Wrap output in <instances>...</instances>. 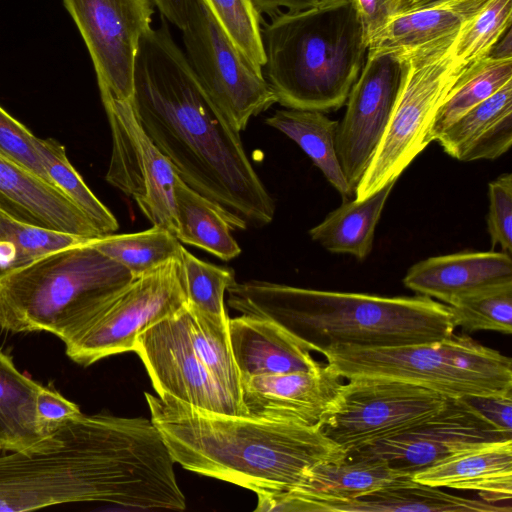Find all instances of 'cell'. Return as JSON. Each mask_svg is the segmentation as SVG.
<instances>
[{
  "instance_id": "f6af8a7d",
  "label": "cell",
  "mask_w": 512,
  "mask_h": 512,
  "mask_svg": "<svg viewBox=\"0 0 512 512\" xmlns=\"http://www.w3.org/2000/svg\"><path fill=\"white\" fill-rule=\"evenodd\" d=\"M319 0H252L255 7L261 14L270 17L285 8L289 11L302 10L315 5Z\"/></svg>"
},
{
  "instance_id": "ab89813d",
  "label": "cell",
  "mask_w": 512,
  "mask_h": 512,
  "mask_svg": "<svg viewBox=\"0 0 512 512\" xmlns=\"http://www.w3.org/2000/svg\"><path fill=\"white\" fill-rule=\"evenodd\" d=\"M487 229L492 248L512 252V174H501L488 184Z\"/></svg>"
},
{
  "instance_id": "e0dca14e",
  "label": "cell",
  "mask_w": 512,
  "mask_h": 512,
  "mask_svg": "<svg viewBox=\"0 0 512 512\" xmlns=\"http://www.w3.org/2000/svg\"><path fill=\"white\" fill-rule=\"evenodd\" d=\"M324 364L310 371L265 374L241 380L245 416L258 420L323 426L343 385Z\"/></svg>"
},
{
  "instance_id": "83f0119b",
  "label": "cell",
  "mask_w": 512,
  "mask_h": 512,
  "mask_svg": "<svg viewBox=\"0 0 512 512\" xmlns=\"http://www.w3.org/2000/svg\"><path fill=\"white\" fill-rule=\"evenodd\" d=\"M326 512H511L510 504L499 505L452 495L414 480L363 497L328 505Z\"/></svg>"
},
{
  "instance_id": "d590c367",
  "label": "cell",
  "mask_w": 512,
  "mask_h": 512,
  "mask_svg": "<svg viewBox=\"0 0 512 512\" xmlns=\"http://www.w3.org/2000/svg\"><path fill=\"white\" fill-rule=\"evenodd\" d=\"M189 314L197 356L215 380L241 403V377L230 345L229 323L218 324L190 311Z\"/></svg>"
},
{
  "instance_id": "30bf717a",
  "label": "cell",
  "mask_w": 512,
  "mask_h": 512,
  "mask_svg": "<svg viewBox=\"0 0 512 512\" xmlns=\"http://www.w3.org/2000/svg\"><path fill=\"white\" fill-rule=\"evenodd\" d=\"M347 380L323 424L326 436L339 445L346 456L421 423L437 413L449 398L405 381Z\"/></svg>"
},
{
  "instance_id": "52a82bcc",
  "label": "cell",
  "mask_w": 512,
  "mask_h": 512,
  "mask_svg": "<svg viewBox=\"0 0 512 512\" xmlns=\"http://www.w3.org/2000/svg\"><path fill=\"white\" fill-rule=\"evenodd\" d=\"M343 379L382 378L447 397L512 395V362L466 334L395 346H331L319 352Z\"/></svg>"
},
{
  "instance_id": "4dcf8cb0",
  "label": "cell",
  "mask_w": 512,
  "mask_h": 512,
  "mask_svg": "<svg viewBox=\"0 0 512 512\" xmlns=\"http://www.w3.org/2000/svg\"><path fill=\"white\" fill-rule=\"evenodd\" d=\"M512 81V58L487 56L470 65L441 105L432 131L436 138L457 119Z\"/></svg>"
},
{
  "instance_id": "44dd1931",
  "label": "cell",
  "mask_w": 512,
  "mask_h": 512,
  "mask_svg": "<svg viewBox=\"0 0 512 512\" xmlns=\"http://www.w3.org/2000/svg\"><path fill=\"white\" fill-rule=\"evenodd\" d=\"M229 340L241 380L320 368L313 350L279 323L242 314L229 319Z\"/></svg>"
},
{
  "instance_id": "836d02e7",
  "label": "cell",
  "mask_w": 512,
  "mask_h": 512,
  "mask_svg": "<svg viewBox=\"0 0 512 512\" xmlns=\"http://www.w3.org/2000/svg\"><path fill=\"white\" fill-rule=\"evenodd\" d=\"M88 239L28 224L0 210V277L52 251Z\"/></svg>"
},
{
  "instance_id": "74e56055",
  "label": "cell",
  "mask_w": 512,
  "mask_h": 512,
  "mask_svg": "<svg viewBox=\"0 0 512 512\" xmlns=\"http://www.w3.org/2000/svg\"><path fill=\"white\" fill-rule=\"evenodd\" d=\"M511 16L512 0H491L456 36L453 45L456 58L472 65L487 57L510 29Z\"/></svg>"
},
{
  "instance_id": "7a4b0ae2",
  "label": "cell",
  "mask_w": 512,
  "mask_h": 512,
  "mask_svg": "<svg viewBox=\"0 0 512 512\" xmlns=\"http://www.w3.org/2000/svg\"><path fill=\"white\" fill-rule=\"evenodd\" d=\"M131 104L184 183L247 225L273 220L275 202L248 159L240 132L207 95L162 16L141 38Z\"/></svg>"
},
{
  "instance_id": "c3c4849f",
  "label": "cell",
  "mask_w": 512,
  "mask_h": 512,
  "mask_svg": "<svg viewBox=\"0 0 512 512\" xmlns=\"http://www.w3.org/2000/svg\"><path fill=\"white\" fill-rule=\"evenodd\" d=\"M0 450H1V448H0Z\"/></svg>"
},
{
  "instance_id": "484cf974",
  "label": "cell",
  "mask_w": 512,
  "mask_h": 512,
  "mask_svg": "<svg viewBox=\"0 0 512 512\" xmlns=\"http://www.w3.org/2000/svg\"><path fill=\"white\" fill-rule=\"evenodd\" d=\"M177 233L181 242L229 261L241 253L231 231L246 229L247 223L201 195L178 176L174 185Z\"/></svg>"
},
{
  "instance_id": "d4e9b609",
  "label": "cell",
  "mask_w": 512,
  "mask_h": 512,
  "mask_svg": "<svg viewBox=\"0 0 512 512\" xmlns=\"http://www.w3.org/2000/svg\"><path fill=\"white\" fill-rule=\"evenodd\" d=\"M42 385L21 373L0 350V448L23 454L41 453L57 443L36 425L35 400Z\"/></svg>"
},
{
  "instance_id": "7402d4cb",
  "label": "cell",
  "mask_w": 512,
  "mask_h": 512,
  "mask_svg": "<svg viewBox=\"0 0 512 512\" xmlns=\"http://www.w3.org/2000/svg\"><path fill=\"white\" fill-rule=\"evenodd\" d=\"M418 483L475 491L482 500L501 504L512 497V439L481 443L412 474Z\"/></svg>"
},
{
  "instance_id": "7c38bea8",
  "label": "cell",
  "mask_w": 512,
  "mask_h": 512,
  "mask_svg": "<svg viewBox=\"0 0 512 512\" xmlns=\"http://www.w3.org/2000/svg\"><path fill=\"white\" fill-rule=\"evenodd\" d=\"M186 304L179 259L134 279L85 330L65 345L67 356L89 366L105 357L133 351L141 332Z\"/></svg>"
},
{
  "instance_id": "5bb4252c",
  "label": "cell",
  "mask_w": 512,
  "mask_h": 512,
  "mask_svg": "<svg viewBox=\"0 0 512 512\" xmlns=\"http://www.w3.org/2000/svg\"><path fill=\"white\" fill-rule=\"evenodd\" d=\"M91 58L100 96L130 101L135 59L152 28V0H61Z\"/></svg>"
},
{
  "instance_id": "d6986e66",
  "label": "cell",
  "mask_w": 512,
  "mask_h": 512,
  "mask_svg": "<svg viewBox=\"0 0 512 512\" xmlns=\"http://www.w3.org/2000/svg\"><path fill=\"white\" fill-rule=\"evenodd\" d=\"M0 210L28 224L84 238L101 234L54 184L0 154Z\"/></svg>"
},
{
  "instance_id": "6da1fadb",
  "label": "cell",
  "mask_w": 512,
  "mask_h": 512,
  "mask_svg": "<svg viewBox=\"0 0 512 512\" xmlns=\"http://www.w3.org/2000/svg\"><path fill=\"white\" fill-rule=\"evenodd\" d=\"M35 454L0 456V512L104 502L182 511L174 460L151 419L79 413Z\"/></svg>"
},
{
  "instance_id": "f35d334b",
  "label": "cell",
  "mask_w": 512,
  "mask_h": 512,
  "mask_svg": "<svg viewBox=\"0 0 512 512\" xmlns=\"http://www.w3.org/2000/svg\"><path fill=\"white\" fill-rule=\"evenodd\" d=\"M36 138L30 130L0 106V154L51 182L42 165L36 147Z\"/></svg>"
},
{
  "instance_id": "3957f363",
  "label": "cell",
  "mask_w": 512,
  "mask_h": 512,
  "mask_svg": "<svg viewBox=\"0 0 512 512\" xmlns=\"http://www.w3.org/2000/svg\"><path fill=\"white\" fill-rule=\"evenodd\" d=\"M145 398L175 463L256 494L293 490L310 468L346 457L323 426L210 413L147 392Z\"/></svg>"
},
{
  "instance_id": "603a6c76",
  "label": "cell",
  "mask_w": 512,
  "mask_h": 512,
  "mask_svg": "<svg viewBox=\"0 0 512 512\" xmlns=\"http://www.w3.org/2000/svg\"><path fill=\"white\" fill-rule=\"evenodd\" d=\"M444 152L463 162L494 160L512 145V81L481 102L436 140Z\"/></svg>"
},
{
  "instance_id": "8d00e7d4",
  "label": "cell",
  "mask_w": 512,
  "mask_h": 512,
  "mask_svg": "<svg viewBox=\"0 0 512 512\" xmlns=\"http://www.w3.org/2000/svg\"><path fill=\"white\" fill-rule=\"evenodd\" d=\"M213 17L259 73L265 64L262 14L252 0H203Z\"/></svg>"
},
{
  "instance_id": "ffe728a7",
  "label": "cell",
  "mask_w": 512,
  "mask_h": 512,
  "mask_svg": "<svg viewBox=\"0 0 512 512\" xmlns=\"http://www.w3.org/2000/svg\"><path fill=\"white\" fill-rule=\"evenodd\" d=\"M512 282L511 254L470 251L430 257L411 266L406 288L449 305L469 293Z\"/></svg>"
},
{
  "instance_id": "d6a6232c",
  "label": "cell",
  "mask_w": 512,
  "mask_h": 512,
  "mask_svg": "<svg viewBox=\"0 0 512 512\" xmlns=\"http://www.w3.org/2000/svg\"><path fill=\"white\" fill-rule=\"evenodd\" d=\"M36 147L51 182L74 203L101 235L115 232L119 227L117 219L70 163L65 147L52 138H36Z\"/></svg>"
},
{
  "instance_id": "e575fe53",
  "label": "cell",
  "mask_w": 512,
  "mask_h": 512,
  "mask_svg": "<svg viewBox=\"0 0 512 512\" xmlns=\"http://www.w3.org/2000/svg\"><path fill=\"white\" fill-rule=\"evenodd\" d=\"M448 306L455 328L512 333V282L469 293Z\"/></svg>"
},
{
  "instance_id": "cb8c5ba5",
  "label": "cell",
  "mask_w": 512,
  "mask_h": 512,
  "mask_svg": "<svg viewBox=\"0 0 512 512\" xmlns=\"http://www.w3.org/2000/svg\"><path fill=\"white\" fill-rule=\"evenodd\" d=\"M491 0H438L402 11L371 39L368 51L403 52L455 37Z\"/></svg>"
},
{
  "instance_id": "ee69618b",
  "label": "cell",
  "mask_w": 512,
  "mask_h": 512,
  "mask_svg": "<svg viewBox=\"0 0 512 512\" xmlns=\"http://www.w3.org/2000/svg\"><path fill=\"white\" fill-rule=\"evenodd\" d=\"M164 19L180 31L185 27L189 0H152Z\"/></svg>"
},
{
  "instance_id": "7bdbcfd3",
  "label": "cell",
  "mask_w": 512,
  "mask_h": 512,
  "mask_svg": "<svg viewBox=\"0 0 512 512\" xmlns=\"http://www.w3.org/2000/svg\"><path fill=\"white\" fill-rule=\"evenodd\" d=\"M462 398L495 427L512 434V395Z\"/></svg>"
},
{
  "instance_id": "2e32d148",
  "label": "cell",
  "mask_w": 512,
  "mask_h": 512,
  "mask_svg": "<svg viewBox=\"0 0 512 512\" xmlns=\"http://www.w3.org/2000/svg\"><path fill=\"white\" fill-rule=\"evenodd\" d=\"M505 439H512V434L495 427L463 398L449 397L437 413L421 423L347 456L382 459L413 474L460 450Z\"/></svg>"
},
{
  "instance_id": "7dc6e473",
  "label": "cell",
  "mask_w": 512,
  "mask_h": 512,
  "mask_svg": "<svg viewBox=\"0 0 512 512\" xmlns=\"http://www.w3.org/2000/svg\"><path fill=\"white\" fill-rule=\"evenodd\" d=\"M434 1H438V0H407L403 11L412 9V8H415L418 6H422L424 4H428V3H431Z\"/></svg>"
},
{
  "instance_id": "1f68e13d",
  "label": "cell",
  "mask_w": 512,
  "mask_h": 512,
  "mask_svg": "<svg viewBox=\"0 0 512 512\" xmlns=\"http://www.w3.org/2000/svg\"><path fill=\"white\" fill-rule=\"evenodd\" d=\"M179 269L188 310L218 324L229 323L224 295L236 281L234 271L205 262L184 247L179 257Z\"/></svg>"
},
{
  "instance_id": "9c48e42d",
  "label": "cell",
  "mask_w": 512,
  "mask_h": 512,
  "mask_svg": "<svg viewBox=\"0 0 512 512\" xmlns=\"http://www.w3.org/2000/svg\"><path fill=\"white\" fill-rule=\"evenodd\" d=\"M185 56L201 86L239 132L277 98L263 74L234 46L203 0H189L181 30Z\"/></svg>"
},
{
  "instance_id": "8992f818",
  "label": "cell",
  "mask_w": 512,
  "mask_h": 512,
  "mask_svg": "<svg viewBox=\"0 0 512 512\" xmlns=\"http://www.w3.org/2000/svg\"><path fill=\"white\" fill-rule=\"evenodd\" d=\"M134 279L90 239L52 251L0 277V327L49 332L67 345Z\"/></svg>"
},
{
  "instance_id": "5b68a950",
  "label": "cell",
  "mask_w": 512,
  "mask_h": 512,
  "mask_svg": "<svg viewBox=\"0 0 512 512\" xmlns=\"http://www.w3.org/2000/svg\"><path fill=\"white\" fill-rule=\"evenodd\" d=\"M262 72L277 103L323 113L341 108L368 53L355 0H319L262 25Z\"/></svg>"
},
{
  "instance_id": "ba28073f",
  "label": "cell",
  "mask_w": 512,
  "mask_h": 512,
  "mask_svg": "<svg viewBox=\"0 0 512 512\" xmlns=\"http://www.w3.org/2000/svg\"><path fill=\"white\" fill-rule=\"evenodd\" d=\"M456 36L401 52L405 59L401 88L383 137L356 185L355 199L363 200L388 183L396 182L432 142L437 113L451 88L470 66L454 54Z\"/></svg>"
},
{
  "instance_id": "f546056e",
  "label": "cell",
  "mask_w": 512,
  "mask_h": 512,
  "mask_svg": "<svg viewBox=\"0 0 512 512\" xmlns=\"http://www.w3.org/2000/svg\"><path fill=\"white\" fill-rule=\"evenodd\" d=\"M90 244L135 279L179 259L183 247L169 230L158 226L135 233L100 235L91 238Z\"/></svg>"
},
{
  "instance_id": "4fadbf2b",
  "label": "cell",
  "mask_w": 512,
  "mask_h": 512,
  "mask_svg": "<svg viewBox=\"0 0 512 512\" xmlns=\"http://www.w3.org/2000/svg\"><path fill=\"white\" fill-rule=\"evenodd\" d=\"M100 97L112 136L107 182L132 197L153 226L176 237L174 168L143 130L131 100Z\"/></svg>"
},
{
  "instance_id": "8fae6325",
  "label": "cell",
  "mask_w": 512,
  "mask_h": 512,
  "mask_svg": "<svg viewBox=\"0 0 512 512\" xmlns=\"http://www.w3.org/2000/svg\"><path fill=\"white\" fill-rule=\"evenodd\" d=\"M133 352L142 360L160 399L210 413L245 416L242 404L215 380L197 356L186 304L141 332Z\"/></svg>"
},
{
  "instance_id": "bcb514c9",
  "label": "cell",
  "mask_w": 512,
  "mask_h": 512,
  "mask_svg": "<svg viewBox=\"0 0 512 512\" xmlns=\"http://www.w3.org/2000/svg\"><path fill=\"white\" fill-rule=\"evenodd\" d=\"M488 56L495 58H512L510 29H508L505 34L497 41Z\"/></svg>"
},
{
  "instance_id": "f1b7e54d",
  "label": "cell",
  "mask_w": 512,
  "mask_h": 512,
  "mask_svg": "<svg viewBox=\"0 0 512 512\" xmlns=\"http://www.w3.org/2000/svg\"><path fill=\"white\" fill-rule=\"evenodd\" d=\"M265 122L293 140L307 154L343 201L355 192L337 155V121L320 111L286 108L276 110Z\"/></svg>"
},
{
  "instance_id": "277c9868",
  "label": "cell",
  "mask_w": 512,
  "mask_h": 512,
  "mask_svg": "<svg viewBox=\"0 0 512 512\" xmlns=\"http://www.w3.org/2000/svg\"><path fill=\"white\" fill-rule=\"evenodd\" d=\"M227 292L233 309L279 323L317 353L331 346L426 343L455 330L449 306L423 295L386 297L259 280L235 281Z\"/></svg>"
},
{
  "instance_id": "ac0fdd59",
  "label": "cell",
  "mask_w": 512,
  "mask_h": 512,
  "mask_svg": "<svg viewBox=\"0 0 512 512\" xmlns=\"http://www.w3.org/2000/svg\"><path fill=\"white\" fill-rule=\"evenodd\" d=\"M412 480L410 472L395 468L385 460L346 456L310 468L293 490L257 494L255 511H324L330 504Z\"/></svg>"
},
{
  "instance_id": "60d3db41",
  "label": "cell",
  "mask_w": 512,
  "mask_h": 512,
  "mask_svg": "<svg viewBox=\"0 0 512 512\" xmlns=\"http://www.w3.org/2000/svg\"><path fill=\"white\" fill-rule=\"evenodd\" d=\"M81 413L78 405L59 392L41 386L35 400V418L39 432L50 437L70 419Z\"/></svg>"
},
{
  "instance_id": "b9f144b4",
  "label": "cell",
  "mask_w": 512,
  "mask_h": 512,
  "mask_svg": "<svg viewBox=\"0 0 512 512\" xmlns=\"http://www.w3.org/2000/svg\"><path fill=\"white\" fill-rule=\"evenodd\" d=\"M407 0H355L360 13L367 42L405 8Z\"/></svg>"
},
{
  "instance_id": "4316f807",
  "label": "cell",
  "mask_w": 512,
  "mask_h": 512,
  "mask_svg": "<svg viewBox=\"0 0 512 512\" xmlns=\"http://www.w3.org/2000/svg\"><path fill=\"white\" fill-rule=\"evenodd\" d=\"M394 184L388 183L363 200H344L309 230L310 237L331 253L365 259L372 251L376 226Z\"/></svg>"
},
{
  "instance_id": "9a60e30c",
  "label": "cell",
  "mask_w": 512,
  "mask_h": 512,
  "mask_svg": "<svg viewBox=\"0 0 512 512\" xmlns=\"http://www.w3.org/2000/svg\"><path fill=\"white\" fill-rule=\"evenodd\" d=\"M404 69L401 52L368 51L348 94L344 117L338 122L336 151L344 175L354 190L389 123Z\"/></svg>"
}]
</instances>
